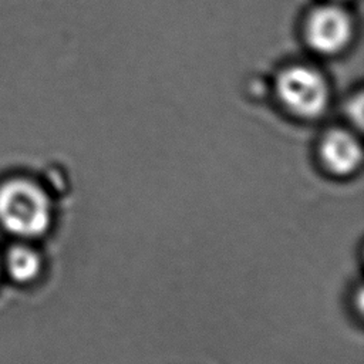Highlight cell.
<instances>
[{
  "instance_id": "6da1fadb",
  "label": "cell",
  "mask_w": 364,
  "mask_h": 364,
  "mask_svg": "<svg viewBox=\"0 0 364 364\" xmlns=\"http://www.w3.org/2000/svg\"><path fill=\"white\" fill-rule=\"evenodd\" d=\"M53 200L47 189L28 178L0 183V225L23 240L44 236L53 225Z\"/></svg>"
},
{
  "instance_id": "7a4b0ae2",
  "label": "cell",
  "mask_w": 364,
  "mask_h": 364,
  "mask_svg": "<svg viewBox=\"0 0 364 364\" xmlns=\"http://www.w3.org/2000/svg\"><path fill=\"white\" fill-rule=\"evenodd\" d=\"M276 95L283 109L301 121L323 117L330 104L327 80L306 64H291L277 74Z\"/></svg>"
},
{
  "instance_id": "3957f363",
  "label": "cell",
  "mask_w": 364,
  "mask_h": 364,
  "mask_svg": "<svg viewBox=\"0 0 364 364\" xmlns=\"http://www.w3.org/2000/svg\"><path fill=\"white\" fill-rule=\"evenodd\" d=\"M317 168L327 178L347 181L363 168V145L358 134L346 127L326 129L314 148Z\"/></svg>"
},
{
  "instance_id": "277c9868",
  "label": "cell",
  "mask_w": 364,
  "mask_h": 364,
  "mask_svg": "<svg viewBox=\"0 0 364 364\" xmlns=\"http://www.w3.org/2000/svg\"><path fill=\"white\" fill-rule=\"evenodd\" d=\"M350 14L336 3L314 7L304 21V37L311 50L333 55L343 51L353 38Z\"/></svg>"
},
{
  "instance_id": "5b68a950",
  "label": "cell",
  "mask_w": 364,
  "mask_h": 364,
  "mask_svg": "<svg viewBox=\"0 0 364 364\" xmlns=\"http://www.w3.org/2000/svg\"><path fill=\"white\" fill-rule=\"evenodd\" d=\"M9 276L17 283L34 282L43 270V257L37 249L28 243L18 242L9 247L3 262Z\"/></svg>"
},
{
  "instance_id": "8992f818",
  "label": "cell",
  "mask_w": 364,
  "mask_h": 364,
  "mask_svg": "<svg viewBox=\"0 0 364 364\" xmlns=\"http://www.w3.org/2000/svg\"><path fill=\"white\" fill-rule=\"evenodd\" d=\"M351 100L353 101H350L347 107V114L351 118V121L360 127L363 122V97L361 94H357V97Z\"/></svg>"
},
{
  "instance_id": "52a82bcc",
  "label": "cell",
  "mask_w": 364,
  "mask_h": 364,
  "mask_svg": "<svg viewBox=\"0 0 364 364\" xmlns=\"http://www.w3.org/2000/svg\"><path fill=\"white\" fill-rule=\"evenodd\" d=\"M0 266H1V264H0Z\"/></svg>"
}]
</instances>
